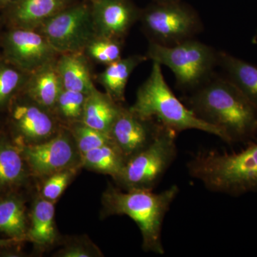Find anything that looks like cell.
<instances>
[{"mask_svg":"<svg viewBox=\"0 0 257 257\" xmlns=\"http://www.w3.org/2000/svg\"><path fill=\"white\" fill-rule=\"evenodd\" d=\"M182 101L199 119L221 130L226 143L257 135V109L226 77L214 73Z\"/></svg>","mask_w":257,"mask_h":257,"instance_id":"1","label":"cell"},{"mask_svg":"<svg viewBox=\"0 0 257 257\" xmlns=\"http://www.w3.org/2000/svg\"><path fill=\"white\" fill-rule=\"evenodd\" d=\"M178 186L160 193L148 189H128L124 192L109 185L102 195L104 215H126L135 221L143 236V247L147 251L162 255L164 219L178 195Z\"/></svg>","mask_w":257,"mask_h":257,"instance_id":"2","label":"cell"},{"mask_svg":"<svg viewBox=\"0 0 257 257\" xmlns=\"http://www.w3.org/2000/svg\"><path fill=\"white\" fill-rule=\"evenodd\" d=\"M187 170L211 192L233 197L257 192V144L234 153L198 152Z\"/></svg>","mask_w":257,"mask_h":257,"instance_id":"3","label":"cell"},{"mask_svg":"<svg viewBox=\"0 0 257 257\" xmlns=\"http://www.w3.org/2000/svg\"><path fill=\"white\" fill-rule=\"evenodd\" d=\"M130 109L141 117L157 120L177 134L197 130L227 143L221 130L199 119L175 96L165 81L162 66L157 62H153L150 76L139 88L136 100Z\"/></svg>","mask_w":257,"mask_h":257,"instance_id":"4","label":"cell"},{"mask_svg":"<svg viewBox=\"0 0 257 257\" xmlns=\"http://www.w3.org/2000/svg\"><path fill=\"white\" fill-rule=\"evenodd\" d=\"M146 56L168 67L175 75L177 87L187 93L210 78L219 62V52L195 39L170 47L150 42Z\"/></svg>","mask_w":257,"mask_h":257,"instance_id":"5","label":"cell"},{"mask_svg":"<svg viewBox=\"0 0 257 257\" xmlns=\"http://www.w3.org/2000/svg\"><path fill=\"white\" fill-rule=\"evenodd\" d=\"M140 20L150 42L166 47L194 39L202 28L197 12L182 1L153 3L142 10Z\"/></svg>","mask_w":257,"mask_h":257,"instance_id":"6","label":"cell"},{"mask_svg":"<svg viewBox=\"0 0 257 257\" xmlns=\"http://www.w3.org/2000/svg\"><path fill=\"white\" fill-rule=\"evenodd\" d=\"M177 133L164 126L150 146L126 161L116 182L126 190H153L177 157Z\"/></svg>","mask_w":257,"mask_h":257,"instance_id":"7","label":"cell"},{"mask_svg":"<svg viewBox=\"0 0 257 257\" xmlns=\"http://www.w3.org/2000/svg\"><path fill=\"white\" fill-rule=\"evenodd\" d=\"M37 30L59 55L84 52L97 37L90 6L84 3L67 7Z\"/></svg>","mask_w":257,"mask_h":257,"instance_id":"8","label":"cell"},{"mask_svg":"<svg viewBox=\"0 0 257 257\" xmlns=\"http://www.w3.org/2000/svg\"><path fill=\"white\" fill-rule=\"evenodd\" d=\"M18 145L34 177L45 179L66 169L82 167L80 153L69 130H60L42 143Z\"/></svg>","mask_w":257,"mask_h":257,"instance_id":"9","label":"cell"},{"mask_svg":"<svg viewBox=\"0 0 257 257\" xmlns=\"http://www.w3.org/2000/svg\"><path fill=\"white\" fill-rule=\"evenodd\" d=\"M2 45L3 58L28 74L57 60L59 55L41 32L33 29L11 28Z\"/></svg>","mask_w":257,"mask_h":257,"instance_id":"10","label":"cell"},{"mask_svg":"<svg viewBox=\"0 0 257 257\" xmlns=\"http://www.w3.org/2000/svg\"><path fill=\"white\" fill-rule=\"evenodd\" d=\"M20 94L8 107L10 128L15 135V143L23 145L40 143L56 135L58 131L51 111L34 102L23 93V96Z\"/></svg>","mask_w":257,"mask_h":257,"instance_id":"11","label":"cell"},{"mask_svg":"<svg viewBox=\"0 0 257 257\" xmlns=\"http://www.w3.org/2000/svg\"><path fill=\"white\" fill-rule=\"evenodd\" d=\"M164 126L157 120L141 117L130 108L121 106L109 135L126 162L150 146L160 135Z\"/></svg>","mask_w":257,"mask_h":257,"instance_id":"12","label":"cell"},{"mask_svg":"<svg viewBox=\"0 0 257 257\" xmlns=\"http://www.w3.org/2000/svg\"><path fill=\"white\" fill-rule=\"evenodd\" d=\"M90 8L97 37L121 40L141 14L130 0H92Z\"/></svg>","mask_w":257,"mask_h":257,"instance_id":"13","label":"cell"},{"mask_svg":"<svg viewBox=\"0 0 257 257\" xmlns=\"http://www.w3.org/2000/svg\"><path fill=\"white\" fill-rule=\"evenodd\" d=\"M69 0H15L6 8L11 28L37 30L69 6Z\"/></svg>","mask_w":257,"mask_h":257,"instance_id":"14","label":"cell"},{"mask_svg":"<svg viewBox=\"0 0 257 257\" xmlns=\"http://www.w3.org/2000/svg\"><path fill=\"white\" fill-rule=\"evenodd\" d=\"M57 60L30 74L22 91L34 102L50 111H53L64 89L57 68Z\"/></svg>","mask_w":257,"mask_h":257,"instance_id":"15","label":"cell"},{"mask_svg":"<svg viewBox=\"0 0 257 257\" xmlns=\"http://www.w3.org/2000/svg\"><path fill=\"white\" fill-rule=\"evenodd\" d=\"M29 175L30 171L18 144L0 136V192L21 187Z\"/></svg>","mask_w":257,"mask_h":257,"instance_id":"16","label":"cell"},{"mask_svg":"<svg viewBox=\"0 0 257 257\" xmlns=\"http://www.w3.org/2000/svg\"><path fill=\"white\" fill-rule=\"evenodd\" d=\"M225 77L257 109V67L228 52H219V62Z\"/></svg>","mask_w":257,"mask_h":257,"instance_id":"17","label":"cell"},{"mask_svg":"<svg viewBox=\"0 0 257 257\" xmlns=\"http://www.w3.org/2000/svg\"><path fill=\"white\" fill-rule=\"evenodd\" d=\"M84 52L63 54L57 60V68L64 89L89 94L96 89Z\"/></svg>","mask_w":257,"mask_h":257,"instance_id":"18","label":"cell"},{"mask_svg":"<svg viewBox=\"0 0 257 257\" xmlns=\"http://www.w3.org/2000/svg\"><path fill=\"white\" fill-rule=\"evenodd\" d=\"M55 202L40 197L32 206L27 240L41 247L53 244L57 239Z\"/></svg>","mask_w":257,"mask_h":257,"instance_id":"19","label":"cell"},{"mask_svg":"<svg viewBox=\"0 0 257 257\" xmlns=\"http://www.w3.org/2000/svg\"><path fill=\"white\" fill-rule=\"evenodd\" d=\"M147 56L135 55L113 62L98 76V80L105 89L106 94L121 104L125 101V91L128 79L135 69L145 62Z\"/></svg>","mask_w":257,"mask_h":257,"instance_id":"20","label":"cell"},{"mask_svg":"<svg viewBox=\"0 0 257 257\" xmlns=\"http://www.w3.org/2000/svg\"><path fill=\"white\" fill-rule=\"evenodd\" d=\"M121 106L106 93L95 89L87 95L80 121L109 135Z\"/></svg>","mask_w":257,"mask_h":257,"instance_id":"21","label":"cell"},{"mask_svg":"<svg viewBox=\"0 0 257 257\" xmlns=\"http://www.w3.org/2000/svg\"><path fill=\"white\" fill-rule=\"evenodd\" d=\"M28 230L26 207L23 198L8 193L0 198V233L20 242L27 240Z\"/></svg>","mask_w":257,"mask_h":257,"instance_id":"22","label":"cell"},{"mask_svg":"<svg viewBox=\"0 0 257 257\" xmlns=\"http://www.w3.org/2000/svg\"><path fill=\"white\" fill-rule=\"evenodd\" d=\"M126 164L124 156L114 143L97 147L81 155V165L89 170L110 175L116 181Z\"/></svg>","mask_w":257,"mask_h":257,"instance_id":"23","label":"cell"},{"mask_svg":"<svg viewBox=\"0 0 257 257\" xmlns=\"http://www.w3.org/2000/svg\"><path fill=\"white\" fill-rule=\"evenodd\" d=\"M30 74L0 59V111L8 109L12 100L22 92Z\"/></svg>","mask_w":257,"mask_h":257,"instance_id":"24","label":"cell"},{"mask_svg":"<svg viewBox=\"0 0 257 257\" xmlns=\"http://www.w3.org/2000/svg\"><path fill=\"white\" fill-rule=\"evenodd\" d=\"M88 94L63 89L53 111L62 121L68 124L80 121Z\"/></svg>","mask_w":257,"mask_h":257,"instance_id":"25","label":"cell"},{"mask_svg":"<svg viewBox=\"0 0 257 257\" xmlns=\"http://www.w3.org/2000/svg\"><path fill=\"white\" fill-rule=\"evenodd\" d=\"M122 47L121 40L96 37L89 42L84 52L97 63L107 66L121 58Z\"/></svg>","mask_w":257,"mask_h":257,"instance_id":"26","label":"cell"},{"mask_svg":"<svg viewBox=\"0 0 257 257\" xmlns=\"http://www.w3.org/2000/svg\"><path fill=\"white\" fill-rule=\"evenodd\" d=\"M68 130L81 155L97 147L114 143L109 134L90 127L83 124L82 121L72 123Z\"/></svg>","mask_w":257,"mask_h":257,"instance_id":"27","label":"cell"},{"mask_svg":"<svg viewBox=\"0 0 257 257\" xmlns=\"http://www.w3.org/2000/svg\"><path fill=\"white\" fill-rule=\"evenodd\" d=\"M81 167V166H77L66 169L45 178V181L42 187L41 197L55 202L63 194Z\"/></svg>","mask_w":257,"mask_h":257,"instance_id":"28","label":"cell"},{"mask_svg":"<svg viewBox=\"0 0 257 257\" xmlns=\"http://www.w3.org/2000/svg\"><path fill=\"white\" fill-rule=\"evenodd\" d=\"M96 248H92L91 246L77 243L66 246L59 252L58 256L62 257H89L96 256L99 254Z\"/></svg>","mask_w":257,"mask_h":257,"instance_id":"29","label":"cell"},{"mask_svg":"<svg viewBox=\"0 0 257 257\" xmlns=\"http://www.w3.org/2000/svg\"><path fill=\"white\" fill-rule=\"evenodd\" d=\"M20 241L18 240L10 239V238H6V239H0V250L3 248L11 247L14 245L18 244Z\"/></svg>","mask_w":257,"mask_h":257,"instance_id":"30","label":"cell"},{"mask_svg":"<svg viewBox=\"0 0 257 257\" xmlns=\"http://www.w3.org/2000/svg\"><path fill=\"white\" fill-rule=\"evenodd\" d=\"M15 0H0V9H6Z\"/></svg>","mask_w":257,"mask_h":257,"instance_id":"31","label":"cell"},{"mask_svg":"<svg viewBox=\"0 0 257 257\" xmlns=\"http://www.w3.org/2000/svg\"><path fill=\"white\" fill-rule=\"evenodd\" d=\"M154 3H175V2L182 1V0H153Z\"/></svg>","mask_w":257,"mask_h":257,"instance_id":"32","label":"cell"}]
</instances>
